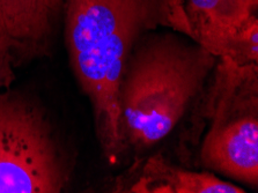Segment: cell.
<instances>
[{
    "label": "cell",
    "instance_id": "cell-7",
    "mask_svg": "<svg viewBox=\"0 0 258 193\" xmlns=\"http://www.w3.org/2000/svg\"><path fill=\"white\" fill-rule=\"evenodd\" d=\"M131 193H245L243 187L219 178L213 172L177 167L161 154L150 156L140 167Z\"/></svg>",
    "mask_w": 258,
    "mask_h": 193
},
{
    "label": "cell",
    "instance_id": "cell-2",
    "mask_svg": "<svg viewBox=\"0 0 258 193\" xmlns=\"http://www.w3.org/2000/svg\"><path fill=\"white\" fill-rule=\"evenodd\" d=\"M218 57L178 31L152 30L136 43L118 87L124 153H143L171 135L204 92Z\"/></svg>",
    "mask_w": 258,
    "mask_h": 193
},
{
    "label": "cell",
    "instance_id": "cell-4",
    "mask_svg": "<svg viewBox=\"0 0 258 193\" xmlns=\"http://www.w3.org/2000/svg\"><path fill=\"white\" fill-rule=\"evenodd\" d=\"M74 163L48 110L28 93H0V193H60Z\"/></svg>",
    "mask_w": 258,
    "mask_h": 193
},
{
    "label": "cell",
    "instance_id": "cell-3",
    "mask_svg": "<svg viewBox=\"0 0 258 193\" xmlns=\"http://www.w3.org/2000/svg\"><path fill=\"white\" fill-rule=\"evenodd\" d=\"M195 120L209 123L201 146L203 168L253 188L258 185V64L220 57Z\"/></svg>",
    "mask_w": 258,
    "mask_h": 193
},
{
    "label": "cell",
    "instance_id": "cell-8",
    "mask_svg": "<svg viewBox=\"0 0 258 193\" xmlns=\"http://www.w3.org/2000/svg\"><path fill=\"white\" fill-rule=\"evenodd\" d=\"M224 57H228L240 66L258 64V18L256 15L232 39Z\"/></svg>",
    "mask_w": 258,
    "mask_h": 193
},
{
    "label": "cell",
    "instance_id": "cell-9",
    "mask_svg": "<svg viewBox=\"0 0 258 193\" xmlns=\"http://www.w3.org/2000/svg\"><path fill=\"white\" fill-rule=\"evenodd\" d=\"M15 80L13 58L9 44L0 39V89H10Z\"/></svg>",
    "mask_w": 258,
    "mask_h": 193
},
{
    "label": "cell",
    "instance_id": "cell-5",
    "mask_svg": "<svg viewBox=\"0 0 258 193\" xmlns=\"http://www.w3.org/2000/svg\"><path fill=\"white\" fill-rule=\"evenodd\" d=\"M62 0H0V39L9 44L14 68L51 56Z\"/></svg>",
    "mask_w": 258,
    "mask_h": 193
},
{
    "label": "cell",
    "instance_id": "cell-1",
    "mask_svg": "<svg viewBox=\"0 0 258 193\" xmlns=\"http://www.w3.org/2000/svg\"><path fill=\"white\" fill-rule=\"evenodd\" d=\"M62 14L70 65L91 104L102 154L114 164L125 155L118 111L125 62L148 31L189 36L182 0H62Z\"/></svg>",
    "mask_w": 258,
    "mask_h": 193
},
{
    "label": "cell",
    "instance_id": "cell-6",
    "mask_svg": "<svg viewBox=\"0 0 258 193\" xmlns=\"http://www.w3.org/2000/svg\"><path fill=\"white\" fill-rule=\"evenodd\" d=\"M189 37L218 58L227 53L232 39L256 15L258 0H182Z\"/></svg>",
    "mask_w": 258,
    "mask_h": 193
}]
</instances>
